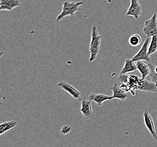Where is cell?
<instances>
[{"label": "cell", "instance_id": "6da1fadb", "mask_svg": "<svg viewBox=\"0 0 157 147\" xmlns=\"http://www.w3.org/2000/svg\"><path fill=\"white\" fill-rule=\"evenodd\" d=\"M118 80L121 82L120 87L126 92H130L132 96L137 95V91H139L142 78L135 75H119Z\"/></svg>", "mask_w": 157, "mask_h": 147}, {"label": "cell", "instance_id": "7a4b0ae2", "mask_svg": "<svg viewBox=\"0 0 157 147\" xmlns=\"http://www.w3.org/2000/svg\"><path fill=\"white\" fill-rule=\"evenodd\" d=\"M83 4L84 2L82 1L71 2L68 0L65 1L62 3V11L58 15L56 21L58 22L68 16H70L72 18H74L75 13L81 10L80 6Z\"/></svg>", "mask_w": 157, "mask_h": 147}, {"label": "cell", "instance_id": "3957f363", "mask_svg": "<svg viewBox=\"0 0 157 147\" xmlns=\"http://www.w3.org/2000/svg\"><path fill=\"white\" fill-rule=\"evenodd\" d=\"M102 37V36H100L98 34L96 25H93L92 28L91 40L89 45L90 57L89 61L90 62H92L97 59V56L100 52Z\"/></svg>", "mask_w": 157, "mask_h": 147}, {"label": "cell", "instance_id": "277c9868", "mask_svg": "<svg viewBox=\"0 0 157 147\" xmlns=\"http://www.w3.org/2000/svg\"><path fill=\"white\" fill-rule=\"evenodd\" d=\"M143 33L147 38L157 35V14H154L151 17L144 23Z\"/></svg>", "mask_w": 157, "mask_h": 147}, {"label": "cell", "instance_id": "5b68a950", "mask_svg": "<svg viewBox=\"0 0 157 147\" xmlns=\"http://www.w3.org/2000/svg\"><path fill=\"white\" fill-rule=\"evenodd\" d=\"M150 42L149 38L147 37L139 52L131 58L133 61L135 62L139 61H147L148 63L151 62L150 56L148 54V49Z\"/></svg>", "mask_w": 157, "mask_h": 147}, {"label": "cell", "instance_id": "8992f818", "mask_svg": "<svg viewBox=\"0 0 157 147\" xmlns=\"http://www.w3.org/2000/svg\"><path fill=\"white\" fill-rule=\"evenodd\" d=\"M143 14V9L139 0H130V5L126 13V16H131L138 20Z\"/></svg>", "mask_w": 157, "mask_h": 147}, {"label": "cell", "instance_id": "52a82bcc", "mask_svg": "<svg viewBox=\"0 0 157 147\" xmlns=\"http://www.w3.org/2000/svg\"><path fill=\"white\" fill-rule=\"evenodd\" d=\"M78 111L81 112L86 119L94 118V114L92 108V101L89 99L84 98L82 99L81 101V109Z\"/></svg>", "mask_w": 157, "mask_h": 147}, {"label": "cell", "instance_id": "ba28073f", "mask_svg": "<svg viewBox=\"0 0 157 147\" xmlns=\"http://www.w3.org/2000/svg\"><path fill=\"white\" fill-rule=\"evenodd\" d=\"M143 117L144 123L147 129L152 135L155 141H157V134L155 131V125L154 123L153 119L150 115V113L148 111H144L143 113Z\"/></svg>", "mask_w": 157, "mask_h": 147}, {"label": "cell", "instance_id": "9c48e42d", "mask_svg": "<svg viewBox=\"0 0 157 147\" xmlns=\"http://www.w3.org/2000/svg\"><path fill=\"white\" fill-rule=\"evenodd\" d=\"M57 87L68 92L72 97H74L75 99L79 100H81V92L68 83L64 81H61L58 83Z\"/></svg>", "mask_w": 157, "mask_h": 147}, {"label": "cell", "instance_id": "30bf717a", "mask_svg": "<svg viewBox=\"0 0 157 147\" xmlns=\"http://www.w3.org/2000/svg\"><path fill=\"white\" fill-rule=\"evenodd\" d=\"M20 5V0H0L1 11H10Z\"/></svg>", "mask_w": 157, "mask_h": 147}, {"label": "cell", "instance_id": "8fae6325", "mask_svg": "<svg viewBox=\"0 0 157 147\" xmlns=\"http://www.w3.org/2000/svg\"><path fill=\"white\" fill-rule=\"evenodd\" d=\"M139 91L145 92L157 93V85L152 81H149L146 80V79L142 78Z\"/></svg>", "mask_w": 157, "mask_h": 147}, {"label": "cell", "instance_id": "7c38bea8", "mask_svg": "<svg viewBox=\"0 0 157 147\" xmlns=\"http://www.w3.org/2000/svg\"><path fill=\"white\" fill-rule=\"evenodd\" d=\"M88 99L96 103L98 106H101L105 101L111 100L113 99L112 96L101 93H92L89 95Z\"/></svg>", "mask_w": 157, "mask_h": 147}, {"label": "cell", "instance_id": "4fadbf2b", "mask_svg": "<svg viewBox=\"0 0 157 147\" xmlns=\"http://www.w3.org/2000/svg\"><path fill=\"white\" fill-rule=\"evenodd\" d=\"M111 90L113 92L112 98L113 99H117L121 100H125L127 98L128 96L126 94V92L121 88L118 86L117 84H115L111 88Z\"/></svg>", "mask_w": 157, "mask_h": 147}, {"label": "cell", "instance_id": "5bb4252c", "mask_svg": "<svg viewBox=\"0 0 157 147\" xmlns=\"http://www.w3.org/2000/svg\"><path fill=\"white\" fill-rule=\"evenodd\" d=\"M137 70L136 64H135V62L132 59L128 58L124 61V65L119 73V75H125L129 72H136Z\"/></svg>", "mask_w": 157, "mask_h": 147}, {"label": "cell", "instance_id": "9a60e30c", "mask_svg": "<svg viewBox=\"0 0 157 147\" xmlns=\"http://www.w3.org/2000/svg\"><path fill=\"white\" fill-rule=\"evenodd\" d=\"M136 65L140 73L141 74V78L145 79L147 76L150 74V68L148 64H145L144 61L136 62Z\"/></svg>", "mask_w": 157, "mask_h": 147}, {"label": "cell", "instance_id": "2e32d148", "mask_svg": "<svg viewBox=\"0 0 157 147\" xmlns=\"http://www.w3.org/2000/svg\"><path fill=\"white\" fill-rule=\"evenodd\" d=\"M18 125V122L14 121L5 122L0 125V135H2L10 130L14 128Z\"/></svg>", "mask_w": 157, "mask_h": 147}, {"label": "cell", "instance_id": "e0dca14e", "mask_svg": "<svg viewBox=\"0 0 157 147\" xmlns=\"http://www.w3.org/2000/svg\"><path fill=\"white\" fill-rule=\"evenodd\" d=\"M157 51V35L151 37V39L150 42V45L148 49V54L150 56L154 54Z\"/></svg>", "mask_w": 157, "mask_h": 147}, {"label": "cell", "instance_id": "ac0fdd59", "mask_svg": "<svg viewBox=\"0 0 157 147\" xmlns=\"http://www.w3.org/2000/svg\"><path fill=\"white\" fill-rule=\"evenodd\" d=\"M129 44L133 47H138L141 43V37L138 34H134L129 38Z\"/></svg>", "mask_w": 157, "mask_h": 147}, {"label": "cell", "instance_id": "d6986e66", "mask_svg": "<svg viewBox=\"0 0 157 147\" xmlns=\"http://www.w3.org/2000/svg\"><path fill=\"white\" fill-rule=\"evenodd\" d=\"M150 68V76L151 81L155 83L157 85V66L153 64L151 62L148 64Z\"/></svg>", "mask_w": 157, "mask_h": 147}, {"label": "cell", "instance_id": "ffe728a7", "mask_svg": "<svg viewBox=\"0 0 157 147\" xmlns=\"http://www.w3.org/2000/svg\"><path fill=\"white\" fill-rule=\"evenodd\" d=\"M71 128L70 126L64 125L62 127L61 130H60V133L62 135H67L68 133L71 131Z\"/></svg>", "mask_w": 157, "mask_h": 147}]
</instances>
